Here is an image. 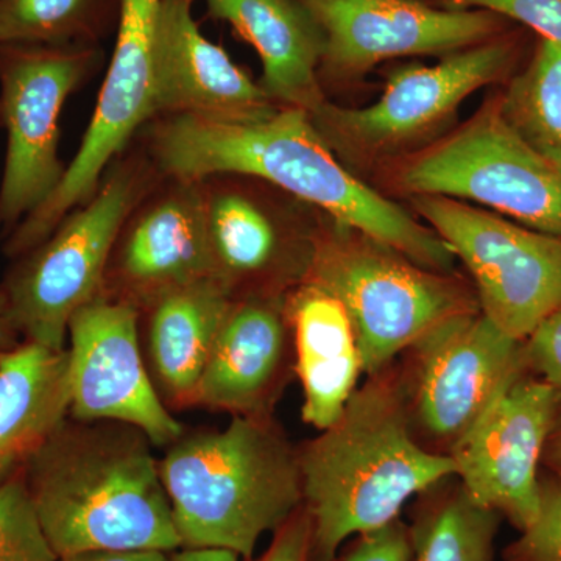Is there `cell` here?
I'll use <instances>...</instances> for the list:
<instances>
[{"mask_svg": "<svg viewBox=\"0 0 561 561\" xmlns=\"http://www.w3.org/2000/svg\"><path fill=\"white\" fill-rule=\"evenodd\" d=\"M348 313L362 371L378 375L442 321L479 312L478 297L449 273L421 267L350 228H319L308 278Z\"/></svg>", "mask_w": 561, "mask_h": 561, "instance_id": "obj_6", "label": "cell"}, {"mask_svg": "<svg viewBox=\"0 0 561 561\" xmlns=\"http://www.w3.org/2000/svg\"><path fill=\"white\" fill-rule=\"evenodd\" d=\"M541 465H545L549 472L561 478V401L556 420H553L552 430L549 432L548 440H546Z\"/></svg>", "mask_w": 561, "mask_h": 561, "instance_id": "obj_34", "label": "cell"}, {"mask_svg": "<svg viewBox=\"0 0 561 561\" xmlns=\"http://www.w3.org/2000/svg\"><path fill=\"white\" fill-rule=\"evenodd\" d=\"M524 368L561 391V306L524 339Z\"/></svg>", "mask_w": 561, "mask_h": 561, "instance_id": "obj_30", "label": "cell"}, {"mask_svg": "<svg viewBox=\"0 0 561 561\" xmlns=\"http://www.w3.org/2000/svg\"><path fill=\"white\" fill-rule=\"evenodd\" d=\"M158 465L181 548L225 549L250 561L262 535L302 505L298 449L273 416L184 432Z\"/></svg>", "mask_w": 561, "mask_h": 561, "instance_id": "obj_4", "label": "cell"}, {"mask_svg": "<svg viewBox=\"0 0 561 561\" xmlns=\"http://www.w3.org/2000/svg\"><path fill=\"white\" fill-rule=\"evenodd\" d=\"M146 432L68 416L28 461L25 485L57 559L94 551L181 548Z\"/></svg>", "mask_w": 561, "mask_h": 561, "instance_id": "obj_2", "label": "cell"}, {"mask_svg": "<svg viewBox=\"0 0 561 561\" xmlns=\"http://www.w3.org/2000/svg\"><path fill=\"white\" fill-rule=\"evenodd\" d=\"M416 213L463 262L481 312L515 341L561 306V239L438 195H413Z\"/></svg>", "mask_w": 561, "mask_h": 561, "instance_id": "obj_10", "label": "cell"}, {"mask_svg": "<svg viewBox=\"0 0 561 561\" xmlns=\"http://www.w3.org/2000/svg\"><path fill=\"white\" fill-rule=\"evenodd\" d=\"M68 337L70 419L133 424L158 448L186 432L151 382L135 306L101 294L73 313Z\"/></svg>", "mask_w": 561, "mask_h": 561, "instance_id": "obj_14", "label": "cell"}, {"mask_svg": "<svg viewBox=\"0 0 561 561\" xmlns=\"http://www.w3.org/2000/svg\"><path fill=\"white\" fill-rule=\"evenodd\" d=\"M105 60L101 46L0 44V127L7 157L0 184V238L60 186V117L70 95Z\"/></svg>", "mask_w": 561, "mask_h": 561, "instance_id": "obj_7", "label": "cell"}, {"mask_svg": "<svg viewBox=\"0 0 561 561\" xmlns=\"http://www.w3.org/2000/svg\"><path fill=\"white\" fill-rule=\"evenodd\" d=\"M0 561H57L33 511L24 472L0 490Z\"/></svg>", "mask_w": 561, "mask_h": 561, "instance_id": "obj_27", "label": "cell"}, {"mask_svg": "<svg viewBox=\"0 0 561 561\" xmlns=\"http://www.w3.org/2000/svg\"><path fill=\"white\" fill-rule=\"evenodd\" d=\"M262 62L261 88L279 108L312 113L327 102L320 80L323 31L301 0H203Z\"/></svg>", "mask_w": 561, "mask_h": 561, "instance_id": "obj_20", "label": "cell"}, {"mask_svg": "<svg viewBox=\"0 0 561 561\" xmlns=\"http://www.w3.org/2000/svg\"><path fill=\"white\" fill-rule=\"evenodd\" d=\"M160 179L140 147L128 149L110 165L90 202L69 213L46 241L13 260L0 290L22 342L66 350L70 319L102 294L121 228Z\"/></svg>", "mask_w": 561, "mask_h": 561, "instance_id": "obj_5", "label": "cell"}, {"mask_svg": "<svg viewBox=\"0 0 561 561\" xmlns=\"http://www.w3.org/2000/svg\"><path fill=\"white\" fill-rule=\"evenodd\" d=\"M171 553L162 551H94L60 557L57 561H171Z\"/></svg>", "mask_w": 561, "mask_h": 561, "instance_id": "obj_33", "label": "cell"}, {"mask_svg": "<svg viewBox=\"0 0 561 561\" xmlns=\"http://www.w3.org/2000/svg\"><path fill=\"white\" fill-rule=\"evenodd\" d=\"M158 0H124L98 105L60 186L3 242L13 261L38 247L73 209L94 197L103 176L153 121V36Z\"/></svg>", "mask_w": 561, "mask_h": 561, "instance_id": "obj_11", "label": "cell"}, {"mask_svg": "<svg viewBox=\"0 0 561 561\" xmlns=\"http://www.w3.org/2000/svg\"><path fill=\"white\" fill-rule=\"evenodd\" d=\"M138 136L140 149L165 179L261 180L421 267L440 273L454 268L456 256L437 232L354 176L321 138L308 111L279 108L267 119L243 124L157 117Z\"/></svg>", "mask_w": 561, "mask_h": 561, "instance_id": "obj_1", "label": "cell"}, {"mask_svg": "<svg viewBox=\"0 0 561 561\" xmlns=\"http://www.w3.org/2000/svg\"><path fill=\"white\" fill-rule=\"evenodd\" d=\"M22 342L21 335L11 323L5 295L0 290V351L14 348Z\"/></svg>", "mask_w": 561, "mask_h": 561, "instance_id": "obj_36", "label": "cell"}, {"mask_svg": "<svg viewBox=\"0 0 561 561\" xmlns=\"http://www.w3.org/2000/svg\"><path fill=\"white\" fill-rule=\"evenodd\" d=\"M324 35L320 80L364 76L411 55H451L494 39L502 18L485 10H438L419 0H301Z\"/></svg>", "mask_w": 561, "mask_h": 561, "instance_id": "obj_15", "label": "cell"}, {"mask_svg": "<svg viewBox=\"0 0 561 561\" xmlns=\"http://www.w3.org/2000/svg\"><path fill=\"white\" fill-rule=\"evenodd\" d=\"M497 101L513 130L561 173V44L541 39Z\"/></svg>", "mask_w": 561, "mask_h": 561, "instance_id": "obj_26", "label": "cell"}, {"mask_svg": "<svg viewBox=\"0 0 561 561\" xmlns=\"http://www.w3.org/2000/svg\"><path fill=\"white\" fill-rule=\"evenodd\" d=\"M195 0H158L153 36V119L190 116L243 124L267 119L279 110L231 60L203 35Z\"/></svg>", "mask_w": 561, "mask_h": 561, "instance_id": "obj_17", "label": "cell"}, {"mask_svg": "<svg viewBox=\"0 0 561 561\" xmlns=\"http://www.w3.org/2000/svg\"><path fill=\"white\" fill-rule=\"evenodd\" d=\"M505 546L504 561H561V478L540 476V512L531 526Z\"/></svg>", "mask_w": 561, "mask_h": 561, "instance_id": "obj_28", "label": "cell"}, {"mask_svg": "<svg viewBox=\"0 0 561 561\" xmlns=\"http://www.w3.org/2000/svg\"><path fill=\"white\" fill-rule=\"evenodd\" d=\"M231 302L230 291L209 278L169 291L139 311L144 359L169 411L194 408L198 383Z\"/></svg>", "mask_w": 561, "mask_h": 561, "instance_id": "obj_21", "label": "cell"}, {"mask_svg": "<svg viewBox=\"0 0 561 561\" xmlns=\"http://www.w3.org/2000/svg\"><path fill=\"white\" fill-rule=\"evenodd\" d=\"M209 278L202 183L161 176L121 228L102 295L142 311L169 291Z\"/></svg>", "mask_w": 561, "mask_h": 561, "instance_id": "obj_16", "label": "cell"}, {"mask_svg": "<svg viewBox=\"0 0 561 561\" xmlns=\"http://www.w3.org/2000/svg\"><path fill=\"white\" fill-rule=\"evenodd\" d=\"M124 0H0V44L101 46Z\"/></svg>", "mask_w": 561, "mask_h": 561, "instance_id": "obj_25", "label": "cell"}, {"mask_svg": "<svg viewBox=\"0 0 561 561\" xmlns=\"http://www.w3.org/2000/svg\"><path fill=\"white\" fill-rule=\"evenodd\" d=\"M69 408L68 348L21 342L0 351V490L25 471Z\"/></svg>", "mask_w": 561, "mask_h": 561, "instance_id": "obj_23", "label": "cell"}, {"mask_svg": "<svg viewBox=\"0 0 561 561\" xmlns=\"http://www.w3.org/2000/svg\"><path fill=\"white\" fill-rule=\"evenodd\" d=\"M446 482L420 494L413 507L412 561H493L504 518L476 504L460 482Z\"/></svg>", "mask_w": 561, "mask_h": 561, "instance_id": "obj_24", "label": "cell"}, {"mask_svg": "<svg viewBox=\"0 0 561 561\" xmlns=\"http://www.w3.org/2000/svg\"><path fill=\"white\" fill-rule=\"evenodd\" d=\"M284 297L232 300L195 393L194 408L232 416H273L295 370Z\"/></svg>", "mask_w": 561, "mask_h": 561, "instance_id": "obj_19", "label": "cell"}, {"mask_svg": "<svg viewBox=\"0 0 561 561\" xmlns=\"http://www.w3.org/2000/svg\"><path fill=\"white\" fill-rule=\"evenodd\" d=\"M515 57L512 41L490 39L446 55L437 65L394 69L381 98L364 108L327 101L309 116L343 164L373 165L408 153L442 130L472 92L504 79Z\"/></svg>", "mask_w": 561, "mask_h": 561, "instance_id": "obj_9", "label": "cell"}, {"mask_svg": "<svg viewBox=\"0 0 561 561\" xmlns=\"http://www.w3.org/2000/svg\"><path fill=\"white\" fill-rule=\"evenodd\" d=\"M334 561H412L408 524L402 519L354 537Z\"/></svg>", "mask_w": 561, "mask_h": 561, "instance_id": "obj_31", "label": "cell"}, {"mask_svg": "<svg viewBox=\"0 0 561 561\" xmlns=\"http://www.w3.org/2000/svg\"><path fill=\"white\" fill-rule=\"evenodd\" d=\"M311 537V518L301 505L278 530L273 531L271 546L256 561H308Z\"/></svg>", "mask_w": 561, "mask_h": 561, "instance_id": "obj_32", "label": "cell"}, {"mask_svg": "<svg viewBox=\"0 0 561 561\" xmlns=\"http://www.w3.org/2000/svg\"><path fill=\"white\" fill-rule=\"evenodd\" d=\"M298 461L312 526L308 561H334L351 538L397 522L412 497L456 476L448 454L415 437L404 386L387 370L357 387Z\"/></svg>", "mask_w": 561, "mask_h": 561, "instance_id": "obj_3", "label": "cell"}, {"mask_svg": "<svg viewBox=\"0 0 561 561\" xmlns=\"http://www.w3.org/2000/svg\"><path fill=\"white\" fill-rule=\"evenodd\" d=\"M561 391L524 370L505 383L448 456L476 504L523 531L540 512V465Z\"/></svg>", "mask_w": 561, "mask_h": 561, "instance_id": "obj_13", "label": "cell"}, {"mask_svg": "<svg viewBox=\"0 0 561 561\" xmlns=\"http://www.w3.org/2000/svg\"><path fill=\"white\" fill-rule=\"evenodd\" d=\"M284 306L305 394L302 421L321 432L341 419L364 373L356 335L342 302L312 280L291 289Z\"/></svg>", "mask_w": 561, "mask_h": 561, "instance_id": "obj_22", "label": "cell"}, {"mask_svg": "<svg viewBox=\"0 0 561 561\" xmlns=\"http://www.w3.org/2000/svg\"><path fill=\"white\" fill-rule=\"evenodd\" d=\"M522 341L502 332L481 311L442 321L412 348L402 381L413 431L448 454L505 383L526 370Z\"/></svg>", "mask_w": 561, "mask_h": 561, "instance_id": "obj_12", "label": "cell"}, {"mask_svg": "<svg viewBox=\"0 0 561 561\" xmlns=\"http://www.w3.org/2000/svg\"><path fill=\"white\" fill-rule=\"evenodd\" d=\"M397 176L412 197L479 203L561 239V173L513 130L497 99L451 135L409 157Z\"/></svg>", "mask_w": 561, "mask_h": 561, "instance_id": "obj_8", "label": "cell"}, {"mask_svg": "<svg viewBox=\"0 0 561 561\" xmlns=\"http://www.w3.org/2000/svg\"><path fill=\"white\" fill-rule=\"evenodd\" d=\"M214 278L232 297H284L308 278L317 230L291 234L238 175L201 180Z\"/></svg>", "mask_w": 561, "mask_h": 561, "instance_id": "obj_18", "label": "cell"}, {"mask_svg": "<svg viewBox=\"0 0 561 561\" xmlns=\"http://www.w3.org/2000/svg\"><path fill=\"white\" fill-rule=\"evenodd\" d=\"M171 561H243L238 553L225 549L180 548L171 553Z\"/></svg>", "mask_w": 561, "mask_h": 561, "instance_id": "obj_35", "label": "cell"}, {"mask_svg": "<svg viewBox=\"0 0 561 561\" xmlns=\"http://www.w3.org/2000/svg\"><path fill=\"white\" fill-rule=\"evenodd\" d=\"M448 9L485 10L522 22L542 39L561 44V0H445Z\"/></svg>", "mask_w": 561, "mask_h": 561, "instance_id": "obj_29", "label": "cell"}]
</instances>
